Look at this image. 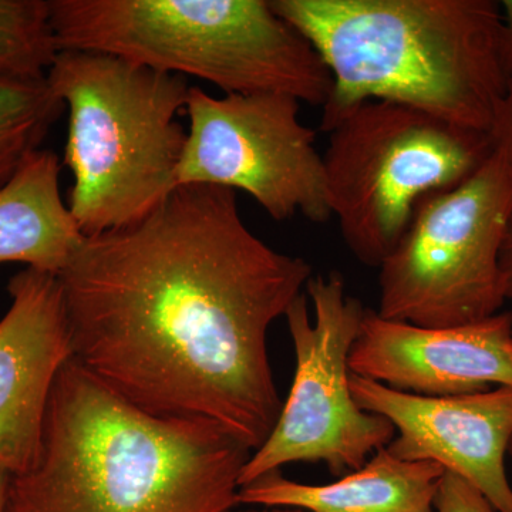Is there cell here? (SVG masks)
Listing matches in <instances>:
<instances>
[{
    "instance_id": "23",
    "label": "cell",
    "mask_w": 512,
    "mask_h": 512,
    "mask_svg": "<svg viewBox=\"0 0 512 512\" xmlns=\"http://www.w3.org/2000/svg\"><path fill=\"white\" fill-rule=\"evenodd\" d=\"M508 466H510L511 481H512V440H511V444H510V450H508Z\"/></svg>"
},
{
    "instance_id": "3",
    "label": "cell",
    "mask_w": 512,
    "mask_h": 512,
    "mask_svg": "<svg viewBox=\"0 0 512 512\" xmlns=\"http://www.w3.org/2000/svg\"><path fill=\"white\" fill-rule=\"evenodd\" d=\"M325 60L328 131L357 104L387 100L490 133L507 89L493 0H272Z\"/></svg>"
},
{
    "instance_id": "21",
    "label": "cell",
    "mask_w": 512,
    "mask_h": 512,
    "mask_svg": "<svg viewBox=\"0 0 512 512\" xmlns=\"http://www.w3.org/2000/svg\"><path fill=\"white\" fill-rule=\"evenodd\" d=\"M10 476L6 471L0 470V512H5L8 503Z\"/></svg>"
},
{
    "instance_id": "5",
    "label": "cell",
    "mask_w": 512,
    "mask_h": 512,
    "mask_svg": "<svg viewBox=\"0 0 512 512\" xmlns=\"http://www.w3.org/2000/svg\"><path fill=\"white\" fill-rule=\"evenodd\" d=\"M47 82L69 113V207L84 237L144 220L178 188L188 80L104 53L62 50Z\"/></svg>"
},
{
    "instance_id": "9",
    "label": "cell",
    "mask_w": 512,
    "mask_h": 512,
    "mask_svg": "<svg viewBox=\"0 0 512 512\" xmlns=\"http://www.w3.org/2000/svg\"><path fill=\"white\" fill-rule=\"evenodd\" d=\"M185 113L190 128L178 187L247 192L276 221L332 217L323 157L315 130L299 117L301 101L279 93L214 97L191 86Z\"/></svg>"
},
{
    "instance_id": "13",
    "label": "cell",
    "mask_w": 512,
    "mask_h": 512,
    "mask_svg": "<svg viewBox=\"0 0 512 512\" xmlns=\"http://www.w3.org/2000/svg\"><path fill=\"white\" fill-rule=\"evenodd\" d=\"M444 473L439 464L400 460L384 447L365 466L329 484H302L285 478L281 470L271 471L242 485L237 501L306 512H436Z\"/></svg>"
},
{
    "instance_id": "16",
    "label": "cell",
    "mask_w": 512,
    "mask_h": 512,
    "mask_svg": "<svg viewBox=\"0 0 512 512\" xmlns=\"http://www.w3.org/2000/svg\"><path fill=\"white\" fill-rule=\"evenodd\" d=\"M57 53L49 0H0V76L46 77Z\"/></svg>"
},
{
    "instance_id": "17",
    "label": "cell",
    "mask_w": 512,
    "mask_h": 512,
    "mask_svg": "<svg viewBox=\"0 0 512 512\" xmlns=\"http://www.w3.org/2000/svg\"><path fill=\"white\" fill-rule=\"evenodd\" d=\"M436 512H497L480 491L463 478L444 473L434 500Z\"/></svg>"
},
{
    "instance_id": "2",
    "label": "cell",
    "mask_w": 512,
    "mask_h": 512,
    "mask_svg": "<svg viewBox=\"0 0 512 512\" xmlns=\"http://www.w3.org/2000/svg\"><path fill=\"white\" fill-rule=\"evenodd\" d=\"M252 451L218 424L138 409L76 360L57 373L39 454L5 512H228Z\"/></svg>"
},
{
    "instance_id": "10",
    "label": "cell",
    "mask_w": 512,
    "mask_h": 512,
    "mask_svg": "<svg viewBox=\"0 0 512 512\" xmlns=\"http://www.w3.org/2000/svg\"><path fill=\"white\" fill-rule=\"evenodd\" d=\"M350 389L360 409L393 424L396 436L386 448L394 457L439 464L473 485L495 511L512 512V387L427 397L352 373Z\"/></svg>"
},
{
    "instance_id": "4",
    "label": "cell",
    "mask_w": 512,
    "mask_h": 512,
    "mask_svg": "<svg viewBox=\"0 0 512 512\" xmlns=\"http://www.w3.org/2000/svg\"><path fill=\"white\" fill-rule=\"evenodd\" d=\"M59 52L104 53L225 94L325 106L333 79L312 43L265 0H49Z\"/></svg>"
},
{
    "instance_id": "11",
    "label": "cell",
    "mask_w": 512,
    "mask_h": 512,
    "mask_svg": "<svg viewBox=\"0 0 512 512\" xmlns=\"http://www.w3.org/2000/svg\"><path fill=\"white\" fill-rule=\"evenodd\" d=\"M349 367L353 375L417 396L512 387V312L468 325L423 328L366 309Z\"/></svg>"
},
{
    "instance_id": "20",
    "label": "cell",
    "mask_w": 512,
    "mask_h": 512,
    "mask_svg": "<svg viewBox=\"0 0 512 512\" xmlns=\"http://www.w3.org/2000/svg\"><path fill=\"white\" fill-rule=\"evenodd\" d=\"M501 276H503V286L505 301H512V220L505 235L503 251H501Z\"/></svg>"
},
{
    "instance_id": "7",
    "label": "cell",
    "mask_w": 512,
    "mask_h": 512,
    "mask_svg": "<svg viewBox=\"0 0 512 512\" xmlns=\"http://www.w3.org/2000/svg\"><path fill=\"white\" fill-rule=\"evenodd\" d=\"M512 220V171L497 151L476 173L427 195L379 266L377 315L423 328L480 322L503 311L501 251Z\"/></svg>"
},
{
    "instance_id": "14",
    "label": "cell",
    "mask_w": 512,
    "mask_h": 512,
    "mask_svg": "<svg viewBox=\"0 0 512 512\" xmlns=\"http://www.w3.org/2000/svg\"><path fill=\"white\" fill-rule=\"evenodd\" d=\"M60 171L57 154L40 148L0 190V264L59 276L72 261L86 237L63 200Z\"/></svg>"
},
{
    "instance_id": "6",
    "label": "cell",
    "mask_w": 512,
    "mask_h": 512,
    "mask_svg": "<svg viewBox=\"0 0 512 512\" xmlns=\"http://www.w3.org/2000/svg\"><path fill=\"white\" fill-rule=\"evenodd\" d=\"M328 133L330 212L350 252L376 268L424 197L463 183L493 153L488 134L387 100L357 104Z\"/></svg>"
},
{
    "instance_id": "8",
    "label": "cell",
    "mask_w": 512,
    "mask_h": 512,
    "mask_svg": "<svg viewBox=\"0 0 512 512\" xmlns=\"http://www.w3.org/2000/svg\"><path fill=\"white\" fill-rule=\"evenodd\" d=\"M285 313L295 352L291 392L268 439L251 454L239 488L293 463H322L335 476L365 466L396 436L350 389L349 356L366 308L339 272L316 275Z\"/></svg>"
},
{
    "instance_id": "15",
    "label": "cell",
    "mask_w": 512,
    "mask_h": 512,
    "mask_svg": "<svg viewBox=\"0 0 512 512\" xmlns=\"http://www.w3.org/2000/svg\"><path fill=\"white\" fill-rule=\"evenodd\" d=\"M47 77L0 76V190L64 113Z\"/></svg>"
},
{
    "instance_id": "18",
    "label": "cell",
    "mask_w": 512,
    "mask_h": 512,
    "mask_svg": "<svg viewBox=\"0 0 512 512\" xmlns=\"http://www.w3.org/2000/svg\"><path fill=\"white\" fill-rule=\"evenodd\" d=\"M491 146L505 158L512 171V76L508 79L507 89L490 133Z\"/></svg>"
},
{
    "instance_id": "22",
    "label": "cell",
    "mask_w": 512,
    "mask_h": 512,
    "mask_svg": "<svg viewBox=\"0 0 512 512\" xmlns=\"http://www.w3.org/2000/svg\"><path fill=\"white\" fill-rule=\"evenodd\" d=\"M228 512H306L301 510V508H292V507H252L249 510H229Z\"/></svg>"
},
{
    "instance_id": "1",
    "label": "cell",
    "mask_w": 512,
    "mask_h": 512,
    "mask_svg": "<svg viewBox=\"0 0 512 512\" xmlns=\"http://www.w3.org/2000/svg\"><path fill=\"white\" fill-rule=\"evenodd\" d=\"M311 278L214 185H181L137 224L84 238L59 275L84 370L144 412L211 421L252 453L284 406L268 330Z\"/></svg>"
},
{
    "instance_id": "12",
    "label": "cell",
    "mask_w": 512,
    "mask_h": 512,
    "mask_svg": "<svg viewBox=\"0 0 512 512\" xmlns=\"http://www.w3.org/2000/svg\"><path fill=\"white\" fill-rule=\"evenodd\" d=\"M8 292L0 319V470L18 476L36 461L50 393L73 349L59 276L25 268Z\"/></svg>"
},
{
    "instance_id": "19",
    "label": "cell",
    "mask_w": 512,
    "mask_h": 512,
    "mask_svg": "<svg viewBox=\"0 0 512 512\" xmlns=\"http://www.w3.org/2000/svg\"><path fill=\"white\" fill-rule=\"evenodd\" d=\"M501 6V60L508 79L512 76V0H504Z\"/></svg>"
}]
</instances>
